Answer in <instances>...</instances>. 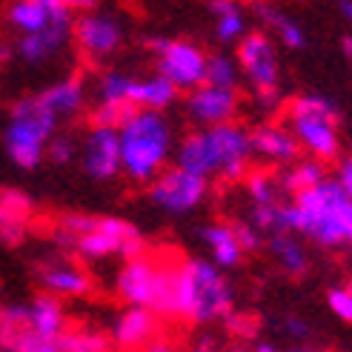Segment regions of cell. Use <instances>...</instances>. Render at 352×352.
<instances>
[{
	"instance_id": "obj_22",
	"label": "cell",
	"mask_w": 352,
	"mask_h": 352,
	"mask_svg": "<svg viewBox=\"0 0 352 352\" xmlns=\"http://www.w3.org/2000/svg\"><path fill=\"white\" fill-rule=\"evenodd\" d=\"M32 212V201L23 192L6 189L0 192V241L14 246L26 235V218Z\"/></svg>"
},
{
	"instance_id": "obj_11",
	"label": "cell",
	"mask_w": 352,
	"mask_h": 352,
	"mask_svg": "<svg viewBox=\"0 0 352 352\" xmlns=\"http://www.w3.org/2000/svg\"><path fill=\"white\" fill-rule=\"evenodd\" d=\"M206 189H209L206 178H201L195 172H186L175 164L169 169L164 166L157 172V178L149 186V198L155 206H161L164 212L184 215V212H192V209L206 198Z\"/></svg>"
},
{
	"instance_id": "obj_15",
	"label": "cell",
	"mask_w": 352,
	"mask_h": 352,
	"mask_svg": "<svg viewBox=\"0 0 352 352\" xmlns=\"http://www.w3.org/2000/svg\"><path fill=\"white\" fill-rule=\"evenodd\" d=\"M250 140H252V155L263 157L267 164L289 166L301 155V146H298L292 129L280 126V123H261V126L250 132Z\"/></svg>"
},
{
	"instance_id": "obj_4",
	"label": "cell",
	"mask_w": 352,
	"mask_h": 352,
	"mask_svg": "<svg viewBox=\"0 0 352 352\" xmlns=\"http://www.w3.org/2000/svg\"><path fill=\"white\" fill-rule=\"evenodd\" d=\"M120 138V172L138 184H152L169 161L172 129L161 112L135 109L118 129Z\"/></svg>"
},
{
	"instance_id": "obj_40",
	"label": "cell",
	"mask_w": 352,
	"mask_h": 352,
	"mask_svg": "<svg viewBox=\"0 0 352 352\" xmlns=\"http://www.w3.org/2000/svg\"><path fill=\"white\" fill-rule=\"evenodd\" d=\"M336 181H338V186L346 192V198L352 201V155H346L344 161H338V169H336Z\"/></svg>"
},
{
	"instance_id": "obj_21",
	"label": "cell",
	"mask_w": 352,
	"mask_h": 352,
	"mask_svg": "<svg viewBox=\"0 0 352 352\" xmlns=\"http://www.w3.org/2000/svg\"><path fill=\"white\" fill-rule=\"evenodd\" d=\"M201 238L209 250V261L215 263L221 270H235L241 258H243V250L238 243V235H235V226L232 223H206L201 230Z\"/></svg>"
},
{
	"instance_id": "obj_29",
	"label": "cell",
	"mask_w": 352,
	"mask_h": 352,
	"mask_svg": "<svg viewBox=\"0 0 352 352\" xmlns=\"http://www.w3.org/2000/svg\"><path fill=\"white\" fill-rule=\"evenodd\" d=\"M241 80V66L238 58L226 55V52H215V55L206 58V75L204 83L209 86H221V89H238Z\"/></svg>"
},
{
	"instance_id": "obj_38",
	"label": "cell",
	"mask_w": 352,
	"mask_h": 352,
	"mask_svg": "<svg viewBox=\"0 0 352 352\" xmlns=\"http://www.w3.org/2000/svg\"><path fill=\"white\" fill-rule=\"evenodd\" d=\"M280 332H284L287 338L301 344L312 336V324L307 318H301V315H284V318H280Z\"/></svg>"
},
{
	"instance_id": "obj_6",
	"label": "cell",
	"mask_w": 352,
	"mask_h": 352,
	"mask_svg": "<svg viewBox=\"0 0 352 352\" xmlns=\"http://www.w3.org/2000/svg\"><path fill=\"white\" fill-rule=\"evenodd\" d=\"M289 129L298 146L309 152L318 161H336L341 152V132H338V109L324 95H298L289 100Z\"/></svg>"
},
{
	"instance_id": "obj_13",
	"label": "cell",
	"mask_w": 352,
	"mask_h": 352,
	"mask_svg": "<svg viewBox=\"0 0 352 352\" xmlns=\"http://www.w3.org/2000/svg\"><path fill=\"white\" fill-rule=\"evenodd\" d=\"M75 41L80 52L92 60H107L123 43V26L118 17L103 14V12H89L75 23Z\"/></svg>"
},
{
	"instance_id": "obj_10",
	"label": "cell",
	"mask_w": 352,
	"mask_h": 352,
	"mask_svg": "<svg viewBox=\"0 0 352 352\" xmlns=\"http://www.w3.org/2000/svg\"><path fill=\"white\" fill-rule=\"evenodd\" d=\"M75 252L86 261H103L109 255H120L132 261L138 255H144V238L123 218H98L95 230L78 238Z\"/></svg>"
},
{
	"instance_id": "obj_27",
	"label": "cell",
	"mask_w": 352,
	"mask_h": 352,
	"mask_svg": "<svg viewBox=\"0 0 352 352\" xmlns=\"http://www.w3.org/2000/svg\"><path fill=\"white\" fill-rule=\"evenodd\" d=\"M212 17H215V38L221 43H238L246 34V12L238 0H212Z\"/></svg>"
},
{
	"instance_id": "obj_3",
	"label": "cell",
	"mask_w": 352,
	"mask_h": 352,
	"mask_svg": "<svg viewBox=\"0 0 352 352\" xmlns=\"http://www.w3.org/2000/svg\"><path fill=\"white\" fill-rule=\"evenodd\" d=\"M232 307L235 292L221 267H215L206 258H189L178 263L172 318H186L192 324H212L230 318Z\"/></svg>"
},
{
	"instance_id": "obj_9",
	"label": "cell",
	"mask_w": 352,
	"mask_h": 352,
	"mask_svg": "<svg viewBox=\"0 0 352 352\" xmlns=\"http://www.w3.org/2000/svg\"><path fill=\"white\" fill-rule=\"evenodd\" d=\"M146 49L157 58V75H164L175 89H198L206 75V55L192 41H169V38H149Z\"/></svg>"
},
{
	"instance_id": "obj_2",
	"label": "cell",
	"mask_w": 352,
	"mask_h": 352,
	"mask_svg": "<svg viewBox=\"0 0 352 352\" xmlns=\"http://www.w3.org/2000/svg\"><path fill=\"white\" fill-rule=\"evenodd\" d=\"M175 161L181 169L195 172L201 178L241 181L250 175L252 161V140L250 132L238 123H218V126H204L201 132H192L181 140Z\"/></svg>"
},
{
	"instance_id": "obj_43",
	"label": "cell",
	"mask_w": 352,
	"mask_h": 352,
	"mask_svg": "<svg viewBox=\"0 0 352 352\" xmlns=\"http://www.w3.org/2000/svg\"><path fill=\"white\" fill-rule=\"evenodd\" d=\"M255 352H309V349H304V346L280 349V346H275V344H270V341H261V344H255Z\"/></svg>"
},
{
	"instance_id": "obj_19",
	"label": "cell",
	"mask_w": 352,
	"mask_h": 352,
	"mask_svg": "<svg viewBox=\"0 0 352 352\" xmlns=\"http://www.w3.org/2000/svg\"><path fill=\"white\" fill-rule=\"evenodd\" d=\"M69 32H72V21H60V23H52L34 34H23L21 43H17V55H21L29 66L46 63L66 46Z\"/></svg>"
},
{
	"instance_id": "obj_33",
	"label": "cell",
	"mask_w": 352,
	"mask_h": 352,
	"mask_svg": "<svg viewBox=\"0 0 352 352\" xmlns=\"http://www.w3.org/2000/svg\"><path fill=\"white\" fill-rule=\"evenodd\" d=\"M132 112H135V107H129V103H98V109H95L92 120H95V126H112V129H120Z\"/></svg>"
},
{
	"instance_id": "obj_5",
	"label": "cell",
	"mask_w": 352,
	"mask_h": 352,
	"mask_svg": "<svg viewBox=\"0 0 352 352\" xmlns=\"http://www.w3.org/2000/svg\"><path fill=\"white\" fill-rule=\"evenodd\" d=\"M175 272L178 263H164L157 258L138 255L126 261L118 272V295L129 307H144L155 315L172 318L175 312Z\"/></svg>"
},
{
	"instance_id": "obj_28",
	"label": "cell",
	"mask_w": 352,
	"mask_h": 352,
	"mask_svg": "<svg viewBox=\"0 0 352 352\" xmlns=\"http://www.w3.org/2000/svg\"><path fill=\"white\" fill-rule=\"evenodd\" d=\"M327 178V166L324 161H318V157H309V161H295L287 166V172L280 175V189L289 192V195H298V192H304L315 184H321Z\"/></svg>"
},
{
	"instance_id": "obj_44",
	"label": "cell",
	"mask_w": 352,
	"mask_h": 352,
	"mask_svg": "<svg viewBox=\"0 0 352 352\" xmlns=\"http://www.w3.org/2000/svg\"><path fill=\"white\" fill-rule=\"evenodd\" d=\"M60 3L66 6V9H80V12H89V9H95V3L98 0H60Z\"/></svg>"
},
{
	"instance_id": "obj_20",
	"label": "cell",
	"mask_w": 352,
	"mask_h": 352,
	"mask_svg": "<svg viewBox=\"0 0 352 352\" xmlns=\"http://www.w3.org/2000/svg\"><path fill=\"white\" fill-rule=\"evenodd\" d=\"M26 324L41 338H60L66 332V312L55 295H34L26 304Z\"/></svg>"
},
{
	"instance_id": "obj_8",
	"label": "cell",
	"mask_w": 352,
	"mask_h": 352,
	"mask_svg": "<svg viewBox=\"0 0 352 352\" xmlns=\"http://www.w3.org/2000/svg\"><path fill=\"white\" fill-rule=\"evenodd\" d=\"M238 66L241 75L255 89V100L263 112L278 109L280 103V60L275 43L261 32H246L238 41Z\"/></svg>"
},
{
	"instance_id": "obj_45",
	"label": "cell",
	"mask_w": 352,
	"mask_h": 352,
	"mask_svg": "<svg viewBox=\"0 0 352 352\" xmlns=\"http://www.w3.org/2000/svg\"><path fill=\"white\" fill-rule=\"evenodd\" d=\"M341 14L346 17V23H352V0H341Z\"/></svg>"
},
{
	"instance_id": "obj_34",
	"label": "cell",
	"mask_w": 352,
	"mask_h": 352,
	"mask_svg": "<svg viewBox=\"0 0 352 352\" xmlns=\"http://www.w3.org/2000/svg\"><path fill=\"white\" fill-rule=\"evenodd\" d=\"M75 155H78V144H75V138L72 135H52L49 138V144H46V157L55 166H66L69 161H75Z\"/></svg>"
},
{
	"instance_id": "obj_14",
	"label": "cell",
	"mask_w": 352,
	"mask_h": 352,
	"mask_svg": "<svg viewBox=\"0 0 352 352\" xmlns=\"http://www.w3.org/2000/svg\"><path fill=\"white\" fill-rule=\"evenodd\" d=\"M238 89H221V86L201 83L186 98L189 118L201 123V126H218V123H230L238 115Z\"/></svg>"
},
{
	"instance_id": "obj_24",
	"label": "cell",
	"mask_w": 352,
	"mask_h": 352,
	"mask_svg": "<svg viewBox=\"0 0 352 352\" xmlns=\"http://www.w3.org/2000/svg\"><path fill=\"white\" fill-rule=\"evenodd\" d=\"M178 89L164 78V75H149V78H135L132 80V92H129V103L135 109H152V112H164L166 107H172Z\"/></svg>"
},
{
	"instance_id": "obj_42",
	"label": "cell",
	"mask_w": 352,
	"mask_h": 352,
	"mask_svg": "<svg viewBox=\"0 0 352 352\" xmlns=\"http://www.w3.org/2000/svg\"><path fill=\"white\" fill-rule=\"evenodd\" d=\"M192 352H218V344H215V338H212V336H201V338H198V344L192 346Z\"/></svg>"
},
{
	"instance_id": "obj_30",
	"label": "cell",
	"mask_w": 352,
	"mask_h": 352,
	"mask_svg": "<svg viewBox=\"0 0 352 352\" xmlns=\"http://www.w3.org/2000/svg\"><path fill=\"white\" fill-rule=\"evenodd\" d=\"M246 195H250L252 206H272L280 204V181L270 172H250L246 175Z\"/></svg>"
},
{
	"instance_id": "obj_23",
	"label": "cell",
	"mask_w": 352,
	"mask_h": 352,
	"mask_svg": "<svg viewBox=\"0 0 352 352\" xmlns=\"http://www.w3.org/2000/svg\"><path fill=\"white\" fill-rule=\"evenodd\" d=\"M267 250L275 258V263L284 270L289 278H301L309 270V252L295 232H272L267 241Z\"/></svg>"
},
{
	"instance_id": "obj_37",
	"label": "cell",
	"mask_w": 352,
	"mask_h": 352,
	"mask_svg": "<svg viewBox=\"0 0 352 352\" xmlns=\"http://www.w3.org/2000/svg\"><path fill=\"white\" fill-rule=\"evenodd\" d=\"M95 223H98V218H92V215H83V212H69V215H63L60 218V230L63 232H69L75 238V243H78V238L80 235H86V232H92L95 230Z\"/></svg>"
},
{
	"instance_id": "obj_25",
	"label": "cell",
	"mask_w": 352,
	"mask_h": 352,
	"mask_svg": "<svg viewBox=\"0 0 352 352\" xmlns=\"http://www.w3.org/2000/svg\"><path fill=\"white\" fill-rule=\"evenodd\" d=\"M255 14H258V21L263 26L275 32V38L280 41V46H287V49H304L307 46L304 26L298 23L292 14H287L284 9H278L272 3H258L255 6Z\"/></svg>"
},
{
	"instance_id": "obj_47",
	"label": "cell",
	"mask_w": 352,
	"mask_h": 352,
	"mask_svg": "<svg viewBox=\"0 0 352 352\" xmlns=\"http://www.w3.org/2000/svg\"><path fill=\"white\" fill-rule=\"evenodd\" d=\"M9 58H12V49H9L6 43H0V66L9 63Z\"/></svg>"
},
{
	"instance_id": "obj_46",
	"label": "cell",
	"mask_w": 352,
	"mask_h": 352,
	"mask_svg": "<svg viewBox=\"0 0 352 352\" xmlns=\"http://www.w3.org/2000/svg\"><path fill=\"white\" fill-rule=\"evenodd\" d=\"M341 46H344V55H346V60L352 63V34H346V38H344V43H341Z\"/></svg>"
},
{
	"instance_id": "obj_32",
	"label": "cell",
	"mask_w": 352,
	"mask_h": 352,
	"mask_svg": "<svg viewBox=\"0 0 352 352\" xmlns=\"http://www.w3.org/2000/svg\"><path fill=\"white\" fill-rule=\"evenodd\" d=\"M132 75L123 72H107L98 83V100L100 103H129V92H132ZM132 107V103H129Z\"/></svg>"
},
{
	"instance_id": "obj_1",
	"label": "cell",
	"mask_w": 352,
	"mask_h": 352,
	"mask_svg": "<svg viewBox=\"0 0 352 352\" xmlns=\"http://www.w3.org/2000/svg\"><path fill=\"white\" fill-rule=\"evenodd\" d=\"M284 230L309 238L324 250H352V201L336 178H324L292 195V204H284Z\"/></svg>"
},
{
	"instance_id": "obj_17",
	"label": "cell",
	"mask_w": 352,
	"mask_h": 352,
	"mask_svg": "<svg viewBox=\"0 0 352 352\" xmlns=\"http://www.w3.org/2000/svg\"><path fill=\"white\" fill-rule=\"evenodd\" d=\"M41 287L55 298H80L92 289V280L80 267L69 261H49L38 270Z\"/></svg>"
},
{
	"instance_id": "obj_35",
	"label": "cell",
	"mask_w": 352,
	"mask_h": 352,
	"mask_svg": "<svg viewBox=\"0 0 352 352\" xmlns=\"http://www.w3.org/2000/svg\"><path fill=\"white\" fill-rule=\"evenodd\" d=\"M327 307L332 309L338 321L344 324H352V292L346 287H338V289H329L327 292Z\"/></svg>"
},
{
	"instance_id": "obj_12",
	"label": "cell",
	"mask_w": 352,
	"mask_h": 352,
	"mask_svg": "<svg viewBox=\"0 0 352 352\" xmlns=\"http://www.w3.org/2000/svg\"><path fill=\"white\" fill-rule=\"evenodd\" d=\"M80 164L92 181H109L120 172V138L112 126H92L80 144Z\"/></svg>"
},
{
	"instance_id": "obj_18",
	"label": "cell",
	"mask_w": 352,
	"mask_h": 352,
	"mask_svg": "<svg viewBox=\"0 0 352 352\" xmlns=\"http://www.w3.org/2000/svg\"><path fill=\"white\" fill-rule=\"evenodd\" d=\"M157 336V315L144 307H129L118 315L112 327V341L120 349H138L146 346Z\"/></svg>"
},
{
	"instance_id": "obj_36",
	"label": "cell",
	"mask_w": 352,
	"mask_h": 352,
	"mask_svg": "<svg viewBox=\"0 0 352 352\" xmlns=\"http://www.w3.org/2000/svg\"><path fill=\"white\" fill-rule=\"evenodd\" d=\"M14 352H63L58 338H41L32 329H26L14 344Z\"/></svg>"
},
{
	"instance_id": "obj_31",
	"label": "cell",
	"mask_w": 352,
	"mask_h": 352,
	"mask_svg": "<svg viewBox=\"0 0 352 352\" xmlns=\"http://www.w3.org/2000/svg\"><path fill=\"white\" fill-rule=\"evenodd\" d=\"M58 344L63 352H109L112 349V338L103 336V332H95V329L63 332Z\"/></svg>"
},
{
	"instance_id": "obj_41",
	"label": "cell",
	"mask_w": 352,
	"mask_h": 352,
	"mask_svg": "<svg viewBox=\"0 0 352 352\" xmlns=\"http://www.w3.org/2000/svg\"><path fill=\"white\" fill-rule=\"evenodd\" d=\"M144 352H178V349H175V344L172 341H166V338H152L146 346H144Z\"/></svg>"
},
{
	"instance_id": "obj_26",
	"label": "cell",
	"mask_w": 352,
	"mask_h": 352,
	"mask_svg": "<svg viewBox=\"0 0 352 352\" xmlns=\"http://www.w3.org/2000/svg\"><path fill=\"white\" fill-rule=\"evenodd\" d=\"M38 98L46 103V109H52L58 118H69L83 107L86 89H83V83L78 78H63V80L49 83Z\"/></svg>"
},
{
	"instance_id": "obj_16",
	"label": "cell",
	"mask_w": 352,
	"mask_h": 352,
	"mask_svg": "<svg viewBox=\"0 0 352 352\" xmlns=\"http://www.w3.org/2000/svg\"><path fill=\"white\" fill-rule=\"evenodd\" d=\"M60 21H72V9L60 0H14L9 6V23L23 34H34Z\"/></svg>"
},
{
	"instance_id": "obj_7",
	"label": "cell",
	"mask_w": 352,
	"mask_h": 352,
	"mask_svg": "<svg viewBox=\"0 0 352 352\" xmlns=\"http://www.w3.org/2000/svg\"><path fill=\"white\" fill-rule=\"evenodd\" d=\"M58 115L46 109V103L38 95L21 98L12 107V118L6 126V152L9 157L23 166V169H34L43 155H46V144L49 138L58 132Z\"/></svg>"
},
{
	"instance_id": "obj_48",
	"label": "cell",
	"mask_w": 352,
	"mask_h": 352,
	"mask_svg": "<svg viewBox=\"0 0 352 352\" xmlns=\"http://www.w3.org/2000/svg\"><path fill=\"white\" fill-rule=\"evenodd\" d=\"M346 289H349V292H352V280H349V287H346Z\"/></svg>"
},
{
	"instance_id": "obj_39",
	"label": "cell",
	"mask_w": 352,
	"mask_h": 352,
	"mask_svg": "<svg viewBox=\"0 0 352 352\" xmlns=\"http://www.w3.org/2000/svg\"><path fill=\"white\" fill-rule=\"evenodd\" d=\"M232 226H235V235H238V243H241V250H243V252H255V250H261L263 235L255 230L250 221H238V223H232Z\"/></svg>"
}]
</instances>
